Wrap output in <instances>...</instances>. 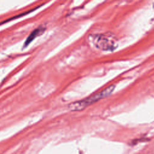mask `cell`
I'll return each instance as SVG.
<instances>
[{"instance_id": "cell-3", "label": "cell", "mask_w": 154, "mask_h": 154, "mask_svg": "<svg viewBox=\"0 0 154 154\" xmlns=\"http://www.w3.org/2000/svg\"><path fill=\"white\" fill-rule=\"evenodd\" d=\"M43 29V28H42ZM42 29L38 28H36L35 29H34L29 35V36L27 37V38L26 39L25 43H24V47H26L29 44H30V43L36 37H37L40 33L42 32Z\"/></svg>"}, {"instance_id": "cell-2", "label": "cell", "mask_w": 154, "mask_h": 154, "mask_svg": "<svg viewBox=\"0 0 154 154\" xmlns=\"http://www.w3.org/2000/svg\"><path fill=\"white\" fill-rule=\"evenodd\" d=\"M92 40L94 46L102 51H112L117 46L116 39L109 34H96L93 35Z\"/></svg>"}, {"instance_id": "cell-1", "label": "cell", "mask_w": 154, "mask_h": 154, "mask_svg": "<svg viewBox=\"0 0 154 154\" xmlns=\"http://www.w3.org/2000/svg\"><path fill=\"white\" fill-rule=\"evenodd\" d=\"M115 88V86L112 85H110L104 90L99 91L94 94L92 96H90L83 100H79L75 102H73L69 105V107L72 111H80L85 108L88 105L93 103L100 99H102L104 97H106L110 95Z\"/></svg>"}]
</instances>
